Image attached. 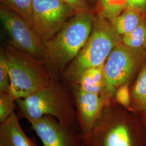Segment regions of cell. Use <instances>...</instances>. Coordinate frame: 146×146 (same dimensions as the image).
<instances>
[{"label": "cell", "instance_id": "obj_2", "mask_svg": "<svg viewBox=\"0 0 146 146\" xmlns=\"http://www.w3.org/2000/svg\"><path fill=\"white\" fill-rule=\"evenodd\" d=\"M16 104L19 117L38 119L49 115L63 124L79 129L77 113L70 95L67 89L52 80L44 88L16 100Z\"/></svg>", "mask_w": 146, "mask_h": 146}, {"label": "cell", "instance_id": "obj_14", "mask_svg": "<svg viewBox=\"0 0 146 146\" xmlns=\"http://www.w3.org/2000/svg\"><path fill=\"white\" fill-rule=\"evenodd\" d=\"M142 15L139 11L125 9L111 21V23L116 31L122 36L133 31L140 24L143 19Z\"/></svg>", "mask_w": 146, "mask_h": 146}, {"label": "cell", "instance_id": "obj_1", "mask_svg": "<svg viewBox=\"0 0 146 146\" xmlns=\"http://www.w3.org/2000/svg\"><path fill=\"white\" fill-rule=\"evenodd\" d=\"M84 146H146L140 115L118 104L113 98L95 123Z\"/></svg>", "mask_w": 146, "mask_h": 146}, {"label": "cell", "instance_id": "obj_7", "mask_svg": "<svg viewBox=\"0 0 146 146\" xmlns=\"http://www.w3.org/2000/svg\"><path fill=\"white\" fill-rule=\"evenodd\" d=\"M75 14L62 0H33L32 27L44 43L57 34Z\"/></svg>", "mask_w": 146, "mask_h": 146}, {"label": "cell", "instance_id": "obj_26", "mask_svg": "<svg viewBox=\"0 0 146 146\" xmlns=\"http://www.w3.org/2000/svg\"><path fill=\"white\" fill-rule=\"evenodd\" d=\"M145 49H146V47H145Z\"/></svg>", "mask_w": 146, "mask_h": 146}, {"label": "cell", "instance_id": "obj_18", "mask_svg": "<svg viewBox=\"0 0 146 146\" xmlns=\"http://www.w3.org/2000/svg\"><path fill=\"white\" fill-rule=\"evenodd\" d=\"M16 100L7 92L0 93V122L2 123L15 113Z\"/></svg>", "mask_w": 146, "mask_h": 146}, {"label": "cell", "instance_id": "obj_23", "mask_svg": "<svg viewBox=\"0 0 146 146\" xmlns=\"http://www.w3.org/2000/svg\"><path fill=\"white\" fill-rule=\"evenodd\" d=\"M139 114L140 115L141 120L142 121L143 125L145 126V128L146 132V111L142 113L141 114Z\"/></svg>", "mask_w": 146, "mask_h": 146}, {"label": "cell", "instance_id": "obj_10", "mask_svg": "<svg viewBox=\"0 0 146 146\" xmlns=\"http://www.w3.org/2000/svg\"><path fill=\"white\" fill-rule=\"evenodd\" d=\"M73 98L79 129L84 141L89 135L105 106L111 100L99 94L77 89H73Z\"/></svg>", "mask_w": 146, "mask_h": 146}, {"label": "cell", "instance_id": "obj_16", "mask_svg": "<svg viewBox=\"0 0 146 146\" xmlns=\"http://www.w3.org/2000/svg\"><path fill=\"white\" fill-rule=\"evenodd\" d=\"M122 43L131 48H145L146 22L143 19L140 24L133 31L122 36Z\"/></svg>", "mask_w": 146, "mask_h": 146}, {"label": "cell", "instance_id": "obj_21", "mask_svg": "<svg viewBox=\"0 0 146 146\" xmlns=\"http://www.w3.org/2000/svg\"><path fill=\"white\" fill-rule=\"evenodd\" d=\"M76 13L82 11H89L90 8L86 0H64Z\"/></svg>", "mask_w": 146, "mask_h": 146}, {"label": "cell", "instance_id": "obj_11", "mask_svg": "<svg viewBox=\"0 0 146 146\" xmlns=\"http://www.w3.org/2000/svg\"><path fill=\"white\" fill-rule=\"evenodd\" d=\"M0 146H38L23 130L15 112L0 124Z\"/></svg>", "mask_w": 146, "mask_h": 146}, {"label": "cell", "instance_id": "obj_20", "mask_svg": "<svg viewBox=\"0 0 146 146\" xmlns=\"http://www.w3.org/2000/svg\"><path fill=\"white\" fill-rule=\"evenodd\" d=\"M129 85V84H125L119 87L116 90L113 98L118 104L131 110V91Z\"/></svg>", "mask_w": 146, "mask_h": 146}, {"label": "cell", "instance_id": "obj_6", "mask_svg": "<svg viewBox=\"0 0 146 146\" xmlns=\"http://www.w3.org/2000/svg\"><path fill=\"white\" fill-rule=\"evenodd\" d=\"M145 48L134 49L120 43L110 52L104 64L107 96L112 99L119 87L129 84L146 60Z\"/></svg>", "mask_w": 146, "mask_h": 146}, {"label": "cell", "instance_id": "obj_24", "mask_svg": "<svg viewBox=\"0 0 146 146\" xmlns=\"http://www.w3.org/2000/svg\"><path fill=\"white\" fill-rule=\"evenodd\" d=\"M90 1H91V2H94L96 0H89Z\"/></svg>", "mask_w": 146, "mask_h": 146}, {"label": "cell", "instance_id": "obj_15", "mask_svg": "<svg viewBox=\"0 0 146 146\" xmlns=\"http://www.w3.org/2000/svg\"><path fill=\"white\" fill-rule=\"evenodd\" d=\"M99 15L110 22L126 9L127 0H96Z\"/></svg>", "mask_w": 146, "mask_h": 146}, {"label": "cell", "instance_id": "obj_8", "mask_svg": "<svg viewBox=\"0 0 146 146\" xmlns=\"http://www.w3.org/2000/svg\"><path fill=\"white\" fill-rule=\"evenodd\" d=\"M0 19L16 48L37 59L47 58L44 43L33 27L21 16L1 3Z\"/></svg>", "mask_w": 146, "mask_h": 146}, {"label": "cell", "instance_id": "obj_4", "mask_svg": "<svg viewBox=\"0 0 146 146\" xmlns=\"http://www.w3.org/2000/svg\"><path fill=\"white\" fill-rule=\"evenodd\" d=\"M95 17L90 10L73 16L57 34L44 43L47 58L58 66L75 58L91 34Z\"/></svg>", "mask_w": 146, "mask_h": 146}, {"label": "cell", "instance_id": "obj_13", "mask_svg": "<svg viewBox=\"0 0 146 146\" xmlns=\"http://www.w3.org/2000/svg\"><path fill=\"white\" fill-rule=\"evenodd\" d=\"M139 72L130 88L131 109L137 114L146 111V64L143 65Z\"/></svg>", "mask_w": 146, "mask_h": 146}, {"label": "cell", "instance_id": "obj_5", "mask_svg": "<svg viewBox=\"0 0 146 146\" xmlns=\"http://www.w3.org/2000/svg\"><path fill=\"white\" fill-rule=\"evenodd\" d=\"M10 77L8 93L16 100L44 88L52 80L48 73L28 57L15 51L5 52Z\"/></svg>", "mask_w": 146, "mask_h": 146}, {"label": "cell", "instance_id": "obj_12", "mask_svg": "<svg viewBox=\"0 0 146 146\" xmlns=\"http://www.w3.org/2000/svg\"><path fill=\"white\" fill-rule=\"evenodd\" d=\"M104 64L99 66L88 68L85 70L78 78L71 85L74 89L99 94L109 98L106 92V80L104 73Z\"/></svg>", "mask_w": 146, "mask_h": 146}, {"label": "cell", "instance_id": "obj_17", "mask_svg": "<svg viewBox=\"0 0 146 146\" xmlns=\"http://www.w3.org/2000/svg\"><path fill=\"white\" fill-rule=\"evenodd\" d=\"M1 2L21 16L32 27L33 0H1Z\"/></svg>", "mask_w": 146, "mask_h": 146}, {"label": "cell", "instance_id": "obj_3", "mask_svg": "<svg viewBox=\"0 0 146 146\" xmlns=\"http://www.w3.org/2000/svg\"><path fill=\"white\" fill-rule=\"evenodd\" d=\"M122 43V36L111 22L99 15L95 16L87 41L74 60L66 75L70 84L88 68L104 64L113 50Z\"/></svg>", "mask_w": 146, "mask_h": 146}, {"label": "cell", "instance_id": "obj_19", "mask_svg": "<svg viewBox=\"0 0 146 146\" xmlns=\"http://www.w3.org/2000/svg\"><path fill=\"white\" fill-rule=\"evenodd\" d=\"M10 86V77L5 52L1 50L0 55V93H8Z\"/></svg>", "mask_w": 146, "mask_h": 146}, {"label": "cell", "instance_id": "obj_22", "mask_svg": "<svg viewBox=\"0 0 146 146\" xmlns=\"http://www.w3.org/2000/svg\"><path fill=\"white\" fill-rule=\"evenodd\" d=\"M126 9L139 11L141 14L146 13V0H127Z\"/></svg>", "mask_w": 146, "mask_h": 146}, {"label": "cell", "instance_id": "obj_25", "mask_svg": "<svg viewBox=\"0 0 146 146\" xmlns=\"http://www.w3.org/2000/svg\"><path fill=\"white\" fill-rule=\"evenodd\" d=\"M62 1H64V0H62Z\"/></svg>", "mask_w": 146, "mask_h": 146}, {"label": "cell", "instance_id": "obj_9", "mask_svg": "<svg viewBox=\"0 0 146 146\" xmlns=\"http://www.w3.org/2000/svg\"><path fill=\"white\" fill-rule=\"evenodd\" d=\"M27 121L43 146H84V136L79 129L63 124L53 116Z\"/></svg>", "mask_w": 146, "mask_h": 146}]
</instances>
